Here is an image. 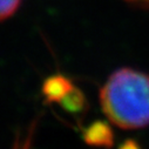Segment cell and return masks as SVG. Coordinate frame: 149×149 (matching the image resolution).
I'll list each match as a JSON object with an SVG mask.
<instances>
[{
    "instance_id": "1",
    "label": "cell",
    "mask_w": 149,
    "mask_h": 149,
    "mask_svg": "<svg viewBox=\"0 0 149 149\" xmlns=\"http://www.w3.org/2000/svg\"><path fill=\"white\" fill-rule=\"evenodd\" d=\"M103 113L122 129L149 126V74L121 68L108 78L100 92Z\"/></svg>"
},
{
    "instance_id": "2",
    "label": "cell",
    "mask_w": 149,
    "mask_h": 149,
    "mask_svg": "<svg viewBox=\"0 0 149 149\" xmlns=\"http://www.w3.org/2000/svg\"><path fill=\"white\" fill-rule=\"evenodd\" d=\"M74 87L68 79L61 75H55L49 79L44 85V93L49 101H62Z\"/></svg>"
},
{
    "instance_id": "3",
    "label": "cell",
    "mask_w": 149,
    "mask_h": 149,
    "mask_svg": "<svg viewBox=\"0 0 149 149\" xmlns=\"http://www.w3.org/2000/svg\"><path fill=\"white\" fill-rule=\"evenodd\" d=\"M21 4V0H0V21L13 15Z\"/></svg>"
},
{
    "instance_id": "4",
    "label": "cell",
    "mask_w": 149,
    "mask_h": 149,
    "mask_svg": "<svg viewBox=\"0 0 149 149\" xmlns=\"http://www.w3.org/2000/svg\"><path fill=\"white\" fill-rule=\"evenodd\" d=\"M129 3H133L135 5H141L144 7H149V0H127Z\"/></svg>"
}]
</instances>
